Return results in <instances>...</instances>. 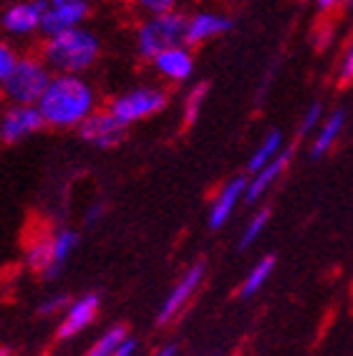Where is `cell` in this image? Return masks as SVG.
<instances>
[{
  "mask_svg": "<svg viewBox=\"0 0 353 356\" xmlns=\"http://www.w3.org/2000/svg\"><path fill=\"white\" fill-rule=\"evenodd\" d=\"M38 109L51 129H79L99 109V96L83 74H54Z\"/></svg>",
  "mask_w": 353,
  "mask_h": 356,
  "instance_id": "1",
  "label": "cell"
},
{
  "mask_svg": "<svg viewBox=\"0 0 353 356\" xmlns=\"http://www.w3.org/2000/svg\"><path fill=\"white\" fill-rule=\"evenodd\" d=\"M43 61L54 74H86L101 58V38L86 26L48 35L41 46Z\"/></svg>",
  "mask_w": 353,
  "mask_h": 356,
  "instance_id": "2",
  "label": "cell"
},
{
  "mask_svg": "<svg viewBox=\"0 0 353 356\" xmlns=\"http://www.w3.org/2000/svg\"><path fill=\"white\" fill-rule=\"evenodd\" d=\"M51 79H54V71L48 69L41 54L18 56L13 71L0 83V94L6 96L8 104H38Z\"/></svg>",
  "mask_w": 353,
  "mask_h": 356,
  "instance_id": "3",
  "label": "cell"
},
{
  "mask_svg": "<svg viewBox=\"0 0 353 356\" xmlns=\"http://www.w3.org/2000/svg\"><path fill=\"white\" fill-rule=\"evenodd\" d=\"M184 23H187V15H182L179 10L144 15L134 31V46L139 58L151 61L164 48L184 43Z\"/></svg>",
  "mask_w": 353,
  "mask_h": 356,
  "instance_id": "4",
  "label": "cell"
},
{
  "mask_svg": "<svg viewBox=\"0 0 353 356\" xmlns=\"http://www.w3.org/2000/svg\"><path fill=\"white\" fill-rule=\"evenodd\" d=\"M170 104V94L164 86L156 83H139L131 89L122 91L119 96H114L106 109L114 114L119 122L129 129L131 124H139L144 119H151L156 114H162Z\"/></svg>",
  "mask_w": 353,
  "mask_h": 356,
  "instance_id": "5",
  "label": "cell"
},
{
  "mask_svg": "<svg viewBox=\"0 0 353 356\" xmlns=\"http://www.w3.org/2000/svg\"><path fill=\"white\" fill-rule=\"evenodd\" d=\"M204 273H207V263L197 261V263H192V266L187 268L179 278H176V283L170 288L167 298H164L162 306H159V311H156V323H159V326L172 323L176 316L190 306V301L195 298V293L199 291V286H202Z\"/></svg>",
  "mask_w": 353,
  "mask_h": 356,
  "instance_id": "6",
  "label": "cell"
},
{
  "mask_svg": "<svg viewBox=\"0 0 353 356\" xmlns=\"http://www.w3.org/2000/svg\"><path fill=\"white\" fill-rule=\"evenodd\" d=\"M46 127L38 104H8L0 111V142L21 144Z\"/></svg>",
  "mask_w": 353,
  "mask_h": 356,
  "instance_id": "7",
  "label": "cell"
},
{
  "mask_svg": "<svg viewBox=\"0 0 353 356\" xmlns=\"http://www.w3.org/2000/svg\"><path fill=\"white\" fill-rule=\"evenodd\" d=\"M99 311H101V296L94 293V291L79 296V298H71V303L58 318L56 339L58 341H71L79 334H83L99 318Z\"/></svg>",
  "mask_w": 353,
  "mask_h": 356,
  "instance_id": "8",
  "label": "cell"
},
{
  "mask_svg": "<svg viewBox=\"0 0 353 356\" xmlns=\"http://www.w3.org/2000/svg\"><path fill=\"white\" fill-rule=\"evenodd\" d=\"M46 0H13L0 15V28L10 38H31L41 33Z\"/></svg>",
  "mask_w": 353,
  "mask_h": 356,
  "instance_id": "9",
  "label": "cell"
},
{
  "mask_svg": "<svg viewBox=\"0 0 353 356\" xmlns=\"http://www.w3.org/2000/svg\"><path fill=\"white\" fill-rule=\"evenodd\" d=\"M88 15H91L88 0H46L41 33L48 38V35L79 28L88 21Z\"/></svg>",
  "mask_w": 353,
  "mask_h": 356,
  "instance_id": "10",
  "label": "cell"
},
{
  "mask_svg": "<svg viewBox=\"0 0 353 356\" xmlns=\"http://www.w3.org/2000/svg\"><path fill=\"white\" fill-rule=\"evenodd\" d=\"M124 131H126V127L109 109H96L79 127V134H81L83 142L96 147V149H114V147H119L124 139Z\"/></svg>",
  "mask_w": 353,
  "mask_h": 356,
  "instance_id": "11",
  "label": "cell"
},
{
  "mask_svg": "<svg viewBox=\"0 0 353 356\" xmlns=\"http://www.w3.org/2000/svg\"><path fill=\"white\" fill-rule=\"evenodd\" d=\"M149 63L154 66L159 79H164L167 83H174V86L190 81L192 74H195V54H192V46H187V43L164 48L162 54H156Z\"/></svg>",
  "mask_w": 353,
  "mask_h": 356,
  "instance_id": "12",
  "label": "cell"
},
{
  "mask_svg": "<svg viewBox=\"0 0 353 356\" xmlns=\"http://www.w3.org/2000/svg\"><path fill=\"white\" fill-rule=\"evenodd\" d=\"M245 190H247V177H232L220 187L217 195L212 197L210 215H207L212 230H220L230 222L232 213L238 210L240 202H245Z\"/></svg>",
  "mask_w": 353,
  "mask_h": 356,
  "instance_id": "13",
  "label": "cell"
},
{
  "mask_svg": "<svg viewBox=\"0 0 353 356\" xmlns=\"http://www.w3.org/2000/svg\"><path fill=\"white\" fill-rule=\"evenodd\" d=\"M232 28V21L222 13H212V10H197V13L187 15L184 23V43L187 46H202V43L220 38Z\"/></svg>",
  "mask_w": 353,
  "mask_h": 356,
  "instance_id": "14",
  "label": "cell"
},
{
  "mask_svg": "<svg viewBox=\"0 0 353 356\" xmlns=\"http://www.w3.org/2000/svg\"><path fill=\"white\" fill-rule=\"evenodd\" d=\"M290 149H283L278 154V157L272 159L270 165L260 167L258 172H252L250 177H247V190H245V202H258L260 197H263L265 192L270 190L275 182H278L280 177H283V172L288 170V165H290Z\"/></svg>",
  "mask_w": 353,
  "mask_h": 356,
  "instance_id": "15",
  "label": "cell"
},
{
  "mask_svg": "<svg viewBox=\"0 0 353 356\" xmlns=\"http://www.w3.org/2000/svg\"><path fill=\"white\" fill-rule=\"evenodd\" d=\"M343 127H346V111L343 109L331 111V114L320 122L318 129H315V137H313V144H311V157L320 159L323 154H328L333 144L338 142Z\"/></svg>",
  "mask_w": 353,
  "mask_h": 356,
  "instance_id": "16",
  "label": "cell"
},
{
  "mask_svg": "<svg viewBox=\"0 0 353 356\" xmlns=\"http://www.w3.org/2000/svg\"><path fill=\"white\" fill-rule=\"evenodd\" d=\"M26 268L31 273L43 275L46 281H54V245L51 235L35 238L26 250Z\"/></svg>",
  "mask_w": 353,
  "mask_h": 356,
  "instance_id": "17",
  "label": "cell"
},
{
  "mask_svg": "<svg viewBox=\"0 0 353 356\" xmlns=\"http://www.w3.org/2000/svg\"><path fill=\"white\" fill-rule=\"evenodd\" d=\"M286 149V139H283V131H278V129H272V131H268L263 137V142L255 147V152L250 154V159H247V172H258L260 167H265V165H270L272 159L278 157L280 152Z\"/></svg>",
  "mask_w": 353,
  "mask_h": 356,
  "instance_id": "18",
  "label": "cell"
},
{
  "mask_svg": "<svg viewBox=\"0 0 353 356\" xmlns=\"http://www.w3.org/2000/svg\"><path fill=\"white\" fill-rule=\"evenodd\" d=\"M272 270H275V255H263V258L247 270L243 283H240V291H238L240 298H250V296L260 293L265 283L270 281Z\"/></svg>",
  "mask_w": 353,
  "mask_h": 356,
  "instance_id": "19",
  "label": "cell"
},
{
  "mask_svg": "<svg viewBox=\"0 0 353 356\" xmlns=\"http://www.w3.org/2000/svg\"><path fill=\"white\" fill-rule=\"evenodd\" d=\"M51 245H54V278H58L71 253L79 248V233L71 227H58L56 233H51Z\"/></svg>",
  "mask_w": 353,
  "mask_h": 356,
  "instance_id": "20",
  "label": "cell"
},
{
  "mask_svg": "<svg viewBox=\"0 0 353 356\" xmlns=\"http://www.w3.org/2000/svg\"><path fill=\"white\" fill-rule=\"evenodd\" d=\"M126 334H129V331H126V326H122V323H114V326H109L106 331H101V334L91 341V346L86 349V356H114L116 346L122 343V339Z\"/></svg>",
  "mask_w": 353,
  "mask_h": 356,
  "instance_id": "21",
  "label": "cell"
},
{
  "mask_svg": "<svg viewBox=\"0 0 353 356\" xmlns=\"http://www.w3.org/2000/svg\"><path fill=\"white\" fill-rule=\"evenodd\" d=\"M268 222H270V210H265V207H263V210H258V213H255L250 220H247V225H245L243 235H240L238 250H247L250 245H255L260 235L265 233Z\"/></svg>",
  "mask_w": 353,
  "mask_h": 356,
  "instance_id": "22",
  "label": "cell"
},
{
  "mask_svg": "<svg viewBox=\"0 0 353 356\" xmlns=\"http://www.w3.org/2000/svg\"><path fill=\"white\" fill-rule=\"evenodd\" d=\"M207 99V83H197L192 86L187 99H184V124H195L202 111V104Z\"/></svg>",
  "mask_w": 353,
  "mask_h": 356,
  "instance_id": "23",
  "label": "cell"
},
{
  "mask_svg": "<svg viewBox=\"0 0 353 356\" xmlns=\"http://www.w3.org/2000/svg\"><path fill=\"white\" fill-rule=\"evenodd\" d=\"M71 303L66 293H56V296H48L43 298L38 306H35V314L41 316V318H61V314L66 311V306Z\"/></svg>",
  "mask_w": 353,
  "mask_h": 356,
  "instance_id": "24",
  "label": "cell"
},
{
  "mask_svg": "<svg viewBox=\"0 0 353 356\" xmlns=\"http://www.w3.org/2000/svg\"><path fill=\"white\" fill-rule=\"evenodd\" d=\"M326 119V114H323V104L320 102H313L311 106L306 109V114L300 117V137H308V134H315V129L320 127V122Z\"/></svg>",
  "mask_w": 353,
  "mask_h": 356,
  "instance_id": "25",
  "label": "cell"
},
{
  "mask_svg": "<svg viewBox=\"0 0 353 356\" xmlns=\"http://www.w3.org/2000/svg\"><path fill=\"white\" fill-rule=\"evenodd\" d=\"M182 0H131V6L142 15H156V13H170L176 10Z\"/></svg>",
  "mask_w": 353,
  "mask_h": 356,
  "instance_id": "26",
  "label": "cell"
},
{
  "mask_svg": "<svg viewBox=\"0 0 353 356\" xmlns=\"http://www.w3.org/2000/svg\"><path fill=\"white\" fill-rule=\"evenodd\" d=\"M15 61H18V54H15V48L10 46L8 41H3V38H0V83L6 81L8 74L13 71Z\"/></svg>",
  "mask_w": 353,
  "mask_h": 356,
  "instance_id": "27",
  "label": "cell"
},
{
  "mask_svg": "<svg viewBox=\"0 0 353 356\" xmlns=\"http://www.w3.org/2000/svg\"><path fill=\"white\" fill-rule=\"evenodd\" d=\"M353 81V38L348 41L346 51L340 56V63H338V83L340 86H348Z\"/></svg>",
  "mask_w": 353,
  "mask_h": 356,
  "instance_id": "28",
  "label": "cell"
},
{
  "mask_svg": "<svg viewBox=\"0 0 353 356\" xmlns=\"http://www.w3.org/2000/svg\"><path fill=\"white\" fill-rule=\"evenodd\" d=\"M139 354V341H136L134 336H124L122 339V343L116 346V351H114V356H136Z\"/></svg>",
  "mask_w": 353,
  "mask_h": 356,
  "instance_id": "29",
  "label": "cell"
},
{
  "mask_svg": "<svg viewBox=\"0 0 353 356\" xmlns=\"http://www.w3.org/2000/svg\"><path fill=\"white\" fill-rule=\"evenodd\" d=\"M179 354V346L176 343H164V346H159L156 351H151L149 356H176Z\"/></svg>",
  "mask_w": 353,
  "mask_h": 356,
  "instance_id": "30",
  "label": "cell"
},
{
  "mask_svg": "<svg viewBox=\"0 0 353 356\" xmlns=\"http://www.w3.org/2000/svg\"><path fill=\"white\" fill-rule=\"evenodd\" d=\"M343 0H315V6L320 8V10H333L336 6H340Z\"/></svg>",
  "mask_w": 353,
  "mask_h": 356,
  "instance_id": "31",
  "label": "cell"
},
{
  "mask_svg": "<svg viewBox=\"0 0 353 356\" xmlns=\"http://www.w3.org/2000/svg\"><path fill=\"white\" fill-rule=\"evenodd\" d=\"M101 213H104L101 205L91 207V210H88V215H86V222H94V220H99V215H101Z\"/></svg>",
  "mask_w": 353,
  "mask_h": 356,
  "instance_id": "32",
  "label": "cell"
},
{
  "mask_svg": "<svg viewBox=\"0 0 353 356\" xmlns=\"http://www.w3.org/2000/svg\"><path fill=\"white\" fill-rule=\"evenodd\" d=\"M0 356H10V351H8V349H0Z\"/></svg>",
  "mask_w": 353,
  "mask_h": 356,
  "instance_id": "33",
  "label": "cell"
},
{
  "mask_svg": "<svg viewBox=\"0 0 353 356\" xmlns=\"http://www.w3.org/2000/svg\"><path fill=\"white\" fill-rule=\"evenodd\" d=\"M348 3H351V6H353V0H348Z\"/></svg>",
  "mask_w": 353,
  "mask_h": 356,
  "instance_id": "34",
  "label": "cell"
}]
</instances>
